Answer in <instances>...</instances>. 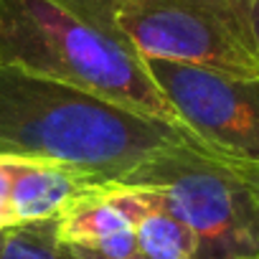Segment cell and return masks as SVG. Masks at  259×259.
I'll list each match as a JSON object with an SVG mask.
<instances>
[{"instance_id":"1","label":"cell","mask_w":259,"mask_h":259,"mask_svg":"<svg viewBox=\"0 0 259 259\" xmlns=\"http://www.w3.org/2000/svg\"><path fill=\"white\" fill-rule=\"evenodd\" d=\"M183 127L130 112L76 87L0 64V155L61 165L94 186L122 183Z\"/></svg>"},{"instance_id":"2","label":"cell","mask_w":259,"mask_h":259,"mask_svg":"<svg viewBox=\"0 0 259 259\" xmlns=\"http://www.w3.org/2000/svg\"><path fill=\"white\" fill-rule=\"evenodd\" d=\"M0 64L181 127L145 61L109 28L99 0H0Z\"/></svg>"},{"instance_id":"3","label":"cell","mask_w":259,"mask_h":259,"mask_svg":"<svg viewBox=\"0 0 259 259\" xmlns=\"http://www.w3.org/2000/svg\"><path fill=\"white\" fill-rule=\"evenodd\" d=\"M119 186L155 193L196 236V259H259V176L193 138L155 153Z\"/></svg>"},{"instance_id":"4","label":"cell","mask_w":259,"mask_h":259,"mask_svg":"<svg viewBox=\"0 0 259 259\" xmlns=\"http://www.w3.org/2000/svg\"><path fill=\"white\" fill-rule=\"evenodd\" d=\"M109 28L140 59L259 76L241 0H99Z\"/></svg>"},{"instance_id":"5","label":"cell","mask_w":259,"mask_h":259,"mask_svg":"<svg viewBox=\"0 0 259 259\" xmlns=\"http://www.w3.org/2000/svg\"><path fill=\"white\" fill-rule=\"evenodd\" d=\"M178 124L213 155L259 176V76L143 59Z\"/></svg>"},{"instance_id":"6","label":"cell","mask_w":259,"mask_h":259,"mask_svg":"<svg viewBox=\"0 0 259 259\" xmlns=\"http://www.w3.org/2000/svg\"><path fill=\"white\" fill-rule=\"evenodd\" d=\"M59 239L104 259L138 256L133 229V193L119 183L87 186L59 216Z\"/></svg>"},{"instance_id":"7","label":"cell","mask_w":259,"mask_h":259,"mask_svg":"<svg viewBox=\"0 0 259 259\" xmlns=\"http://www.w3.org/2000/svg\"><path fill=\"white\" fill-rule=\"evenodd\" d=\"M11 183V208L18 224L56 219L87 186H94L76 170L0 155Z\"/></svg>"},{"instance_id":"8","label":"cell","mask_w":259,"mask_h":259,"mask_svg":"<svg viewBox=\"0 0 259 259\" xmlns=\"http://www.w3.org/2000/svg\"><path fill=\"white\" fill-rule=\"evenodd\" d=\"M133 193V229L138 256L143 259H196L198 241L193 231L170 213L150 191L127 186Z\"/></svg>"},{"instance_id":"9","label":"cell","mask_w":259,"mask_h":259,"mask_svg":"<svg viewBox=\"0 0 259 259\" xmlns=\"http://www.w3.org/2000/svg\"><path fill=\"white\" fill-rule=\"evenodd\" d=\"M0 259H76V254L59 239L56 219H46L0 231Z\"/></svg>"},{"instance_id":"10","label":"cell","mask_w":259,"mask_h":259,"mask_svg":"<svg viewBox=\"0 0 259 259\" xmlns=\"http://www.w3.org/2000/svg\"><path fill=\"white\" fill-rule=\"evenodd\" d=\"M11 226H18V221H16L13 208H11V183H8V170H6L3 158H0V231H3V229H11Z\"/></svg>"},{"instance_id":"11","label":"cell","mask_w":259,"mask_h":259,"mask_svg":"<svg viewBox=\"0 0 259 259\" xmlns=\"http://www.w3.org/2000/svg\"><path fill=\"white\" fill-rule=\"evenodd\" d=\"M241 11H244L249 33L254 38V46L259 51V0H241Z\"/></svg>"},{"instance_id":"12","label":"cell","mask_w":259,"mask_h":259,"mask_svg":"<svg viewBox=\"0 0 259 259\" xmlns=\"http://www.w3.org/2000/svg\"><path fill=\"white\" fill-rule=\"evenodd\" d=\"M74 254H76V259H104L99 254H92V251H84V249H76V246H74ZM133 259H143V256H133Z\"/></svg>"}]
</instances>
